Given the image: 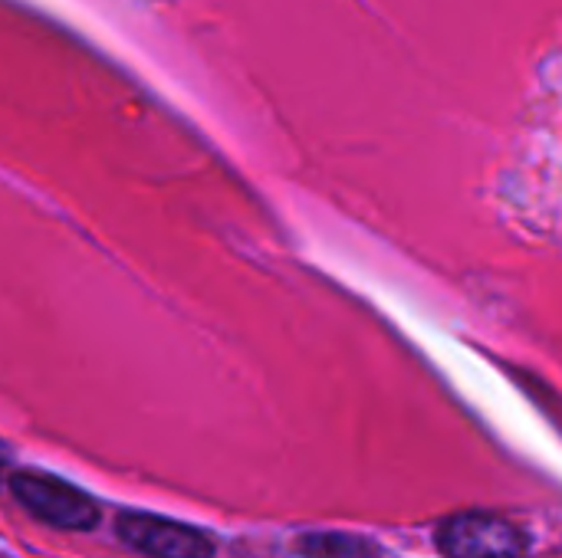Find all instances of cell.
Masks as SVG:
<instances>
[{
    "instance_id": "1",
    "label": "cell",
    "mask_w": 562,
    "mask_h": 558,
    "mask_svg": "<svg viewBox=\"0 0 562 558\" xmlns=\"http://www.w3.org/2000/svg\"><path fill=\"white\" fill-rule=\"evenodd\" d=\"M10 493L16 503L36 516L40 523L53 529H69V533H86L99 523V506L89 493L76 490L72 483L49 477V474H13L10 477Z\"/></svg>"
},
{
    "instance_id": "2",
    "label": "cell",
    "mask_w": 562,
    "mask_h": 558,
    "mask_svg": "<svg viewBox=\"0 0 562 558\" xmlns=\"http://www.w3.org/2000/svg\"><path fill=\"white\" fill-rule=\"evenodd\" d=\"M445 558H524L527 533L494 513H458L435 533Z\"/></svg>"
},
{
    "instance_id": "3",
    "label": "cell",
    "mask_w": 562,
    "mask_h": 558,
    "mask_svg": "<svg viewBox=\"0 0 562 558\" xmlns=\"http://www.w3.org/2000/svg\"><path fill=\"white\" fill-rule=\"evenodd\" d=\"M115 529L125 546L148 558H214V543L201 529L165 516L122 513Z\"/></svg>"
},
{
    "instance_id": "4",
    "label": "cell",
    "mask_w": 562,
    "mask_h": 558,
    "mask_svg": "<svg viewBox=\"0 0 562 558\" xmlns=\"http://www.w3.org/2000/svg\"><path fill=\"white\" fill-rule=\"evenodd\" d=\"M296 558H379V549L349 533H306L293 543Z\"/></svg>"
},
{
    "instance_id": "5",
    "label": "cell",
    "mask_w": 562,
    "mask_h": 558,
    "mask_svg": "<svg viewBox=\"0 0 562 558\" xmlns=\"http://www.w3.org/2000/svg\"><path fill=\"white\" fill-rule=\"evenodd\" d=\"M3 464H7V451H3V444H0V470H3Z\"/></svg>"
}]
</instances>
